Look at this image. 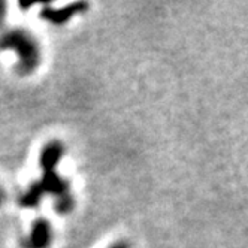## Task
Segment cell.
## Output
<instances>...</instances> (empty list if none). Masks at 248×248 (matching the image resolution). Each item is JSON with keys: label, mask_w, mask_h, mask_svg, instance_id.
Instances as JSON below:
<instances>
[{"label": "cell", "mask_w": 248, "mask_h": 248, "mask_svg": "<svg viewBox=\"0 0 248 248\" xmlns=\"http://www.w3.org/2000/svg\"><path fill=\"white\" fill-rule=\"evenodd\" d=\"M64 154V147L59 140H51L42 151L39 163L42 168V178L33 183L18 199L23 208H36L45 194H51L56 201V209L60 214H67L74 209L75 201L70 191V184L67 180L56 172V168Z\"/></svg>", "instance_id": "1"}, {"label": "cell", "mask_w": 248, "mask_h": 248, "mask_svg": "<svg viewBox=\"0 0 248 248\" xmlns=\"http://www.w3.org/2000/svg\"><path fill=\"white\" fill-rule=\"evenodd\" d=\"M0 49L14 51L18 56V72L29 75L38 69L41 63V49L38 41L21 29H12L0 36Z\"/></svg>", "instance_id": "2"}, {"label": "cell", "mask_w": 248, "mask_h": 248, "mask_svg": "<svg viewBox=\"0 0 248 248\" xmlns=\"http://www.w3.org/2000/svg\"><path fill=\"white\" fill-rule=\"evenodd\" d=\"M52 242V226L45 218L34 220L29 236L21 241L23 248H49Z\"/></svg>", "instance_id": "3"}, {"label": "cell", "mask_w": 248, "mask_h": 248, "mask_svg": "<svg viewBox=\"0 0 248 248\" xmlns=\"http://www.w3.org/2000/svg\"><path fill=\"white\" fill-rule=\"evenodd\" d=\"M88 8L87 3L84 2H77V3H70L62 9H51V8H44L41 12V18H45L54 24H63L67 20H70L75 14L84 12Z\"/></svg>", "instance_id": "4"}, {"label": "cell", "mask_w": 248, "mask_h": 248, "mask_svg": "<svg viewBox=\"0 0 248 248\" xmlns=\"http://www.w3.org/2000/svg\"><path fill=\"white\" fill-rule=\"evenodd\" d=\"M3 20H5V3L0 2V27L3 24Z\"/></svg>", "instance_id": "5"}, {"label": "cell", "mask_w": 248, "mask_h": 248, "mask_svg": "<svg viewBox=\"0 0 248 248\" xmlns=\"http://www.w3.org/2000/svg\"><path fill=\"white\" fill-rule=\"evenodd\" d=\"M5 198H6V194H5V191H3V188L0 187V206L3 205V202H5Z\"/></svg>", "instance_id": "6"}, {"label": "cell", "mask_w": 248, "mask_h": 248, "mask_svg": "<svg viewBox=\"0 0 248 248\" xmlns=\"http://www.w3.org/2000/svg\"><path fill=\"white\" fill-rule=\"evenodd\" d=\"M111 248H129L126 244H124V242H120V244H115V245H112Z\"/></svg>", "instance_id": "7"}]
</instances>
